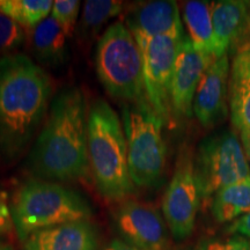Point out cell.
<instances>
[{
  "mask_svg": "<svg viewBox=\"0 0 250 250\" xmlns=\"http://www.w3.org/2000/svg\"><path fill=\"white\" fill-rule=\"evenodd\" d=\"M192 250H250V239L241 235L206 237L197 242Z\"/></svg>",
  "mask_w": 250,
  "mask_h": 250,
  "instance_id": "24",
  "label": "cell"
},
{
  "mask_svg": "<svg viewBox=\"0 0 250 250\" xmlns=\"http://www.w3.org/2000/svg\"><path fill=\"white\" fill-rule=\"evenodd\" d=\"M183 20L189 39L198 51L215 57V41L211 18V2L191 0L184 2Z\"/></svg>",
  "mask_w": 250,
  "mask_h": 250,
  "instance_id": "18",
  "label": "cell"
},
{
  "mask_svg": "<svg viewBox=\"0 0 250 250\" xmlns=\"http://www.w3.org/2000/svg\"><path fill=\"white\" fill-rule=\"evenodd\" d=\"M228 81L229 110L234 126L250 129V40L237 45Z\"/></svg>",
  "mask_w": 250,
  "mask_h": 250,
  "instance_id": "16",
  "label": "cell"
},
{
  "mask_svg": "<svg viewBox=\"0 0 250 250\" xmlns=\"http://www.w3.org/2000/svg\"><path fill=\"white\" fill-rule=\"evenodd\" d=\"M2 245V242H1V237H0V246Z\"/></svg>",
  "mask_w": 250,
  "mask_h": 250,
  "instance_id": "30",
  "label": "cell"
},
{
  "mask_svg": "<svg viewBox=\"0 0 250 250\" xmlns=\"http://www.w3.org/2000/svg\"><path fill=\"white\" fill-rule=\"evenodd\" d=\"M228 54L214 58L203 74L193 100V114L201 125L212 127L227 115Z\"/></svg>",
  "mask_w": 250,
  "mask_h": 250,
  "instance_id": "12",
  "label": "cell"
},
{
  "mask_svg": "<svg viewBox=\"0 0 250 250\" xmlns=\"http://www.w3.org/2000/svg\"><path fill=\"white\" fill-rule=\"evenodd\" d=\"M211 18L218 58L239 43L249 28L247 2L240 0H219L211 2Z\"/></svg>",
  "mask_w": 250,
  "mask_h": 250,
  "instance_id": "15",
  "label": "cell"
},
{
  "mask_svg": "<svg viewBox=\"0 0 250 250\" xmlns=\"http://www.w3.org/2000/svg\"><path fill=\"white\" fill-rule=\"evenodd\" d=\"M48 72L23 54L0 57V153L7 161L29 147L51 103Z\"/></svg>",
  "mask_w": 250,
  "mask_h": 250,
  "instance_id": "2",
  "label": "cell"
},
{
  "mask_svg": "<svg viewBox=\"0 0 250 250\" xmlns=\"http://www.w3.org/2000/svg\"><path fill=\"white\" fill-rule=\"evenodd\" d=\"M227 232L233 235H241L250 239V212L234 220L227 227Z\"/></svg>",
  "mask_w": 250,
  "mask_h": 250,
  "instance_id": "25",
  "label": "cell"
},
{
  "mask_svg": "<svg viewBox=\"0 0 250 250\" xmlns=\"http://www.w3.org/2000/svg\"><path fill=\"white\" fill-rule=\"evenodd\" d=\"M103 250H142L134 247L130 243L123 241V240H112L109 245Z\"/></svg>",
  "mask_w": 250,
  "mask_h": 250,
  "instance_id": "27",
  "label": "cell"
},
{
  "mask_svg": "<svg viewBox=\"0 0 250 250\" xmlns=\"http://www.w3.org/2000/svg\"><path fill=\"white\" fill-rule=\"evenodd\" d=\"M80 1L78 0H56L51 9V17L57 21L65 35H73L79 15Z\"/></svg>",
  "mask_w": 250,
  "mask_h": 250,
  "instance_id": "23",
  "label": "cell"
},
{
  "mask_svg": "<svg viewBox=\"0 0 250 250\" xmlns=\"http://www.w3.org/2000/svg\"><path fill=\"white\" fill-rule=\"evenodd\" d=\"M87 102L79 87H65L50 103L48 115L31 146L27 167L40 179L73 182L89 171Z\"/></svg>",
  "mask_w": 250,
  "mask_h": 250,
  "instance_id": "1",
  "label": "cell"
},
{
  "mask_svg": "<svg viewBox=\"0 0 250 250\" xmlns=\"http://www.w3.org/2000/svg\"><path fill=\"white\" fill-rule=\"evenodd\" d=\"M95 68L100 83L112 98L124 103L147 99L142 51L124 23H112L100 37L95 50Z\"/></svg>",
  "mask_w": 250,
  "mask_h": 250,
  "instance_id": "5",
  "label": "cell"
},
{
  "mask_svg": "<svg viewBox=\"0 0 250 250\" xmlns=\"http://www.w3.org/2000/svg\"><path fill=\"white\" fill-rule=\"evenodd\" d=\"M98 228L89 220L74 221L33 233L22 250H98Z\"/></svg>",
  "mask_w": 250,
  "mask_h": 250,
  "instance_id": "14",
  "label": "cell"
},
{
  "mask_svg": "<svg viewBox=\"0 0 250 250\" xmlns=\"http://www.w3.org/2000/svg\"><path fill=\"white\" fill-rule=\"evenodd\" d=\"M89 170L100 195L124 201L136 192L127 161V145L121 117L103 99L94 101L87 122Z\"/></svg>",
  "mask_w": 250,
  "mask_h": 250,
  "instance_id": "3",
  "label": "cell"
},
{
  "mask_svg": "<svg viewBox=\"0 0 250 250\" xmlns=\"http://www.w3.org/2000/svg\"><path fill=\"white\" fill-rule=\"evenodd\" d=\"M52 6L51 0H0V13L20 26L35 28L48 18Z\"/></svg>",
  "mask_w": 250,
  "mask_h": 250,
  "instance_id": "21",
  "label": "cell"
},
{
  "mask_svg": "<svg viewBox=\"0 0 250 250\" xmlns=\"http://www.w3.org/2000/svg\"><path fill=\"white\" fill-rule=\"evenodd\" d=\"M13 226L24 241L39 230L89 220L93 208L76 190L44 180H29L19 188L11 205Z\"/></svg>",
  "mask_w": 250,
  "mask_h": 250,
  "instance_id": "4",
  "label": "cell"
},
{
  "mask_svg": "<svg viewBox=\"0 0 250 250\" xmlns=\"http://www.w3.org/2000/svg\"><path fill=\"white\" fill-rule=\"evenodd\" d=\"M193 164L202 201H208L223 188L250 177V165L242 144L229 130L203 140Z\"/></svg>",
  "mask_w": 250,
  "mask_h": 250,
  "instance_id": "7",
  "label": "cell"
},
{
  "mask_svg": "<svg viewBox=\"0 0 250 250\" xmlns=\"http://www.w3.org/2000/svg\"><path fill=\"white\" fill-rule=\"evenodd\" d=\"M123 2L116 0H87L81 15L79 36L90 41L101 27L123 12Z\"/></svg>",
  "mask_w": 250,
  "mask_h": 250,
  "instance_id": "20",
  "label": "cell"
},
{
  "mask_svg": "<svg viewBox=\"0 0 250 250\" xmlns=\"http://www.w3.org/2000/svg\"><path fill=\"white\" fill-rule=\"evenodd\" d=\"M13 227L11 208H8L5 199L0 195V234L9 232Z\"/></svg>",
  "mask_w": 250,
  "mask_h": 250,
  "instance_id": "26",
  "label": "cell"
},
{
  "mask_svg": "<svg viewBox=\"0 0 250 250\" xmlns=\"http://www.w3.org/2000/svg\"><path fill=\"white\" fill-rule=\"evenodd\" d=\"M114 219L123 241L142 250H169L168 227L154 206L125 201Z\"/></svg>",
  "mask_w": 250,
  "mask_h": 250,
  "instance_id": "10",
  "label": "cell"
},
{
  "mask_svg": "<svg viewBox=\"0 0 250 250\" xmlns=\"http://www.w3.org/2000/svg\"><path fill=\"white\" fill-rule=\"evenodd\" d=\"M212 215L220 224L230 223L250 212V177L230 184L215 193Z\"/></svg>",
  "mask_w": 250,
  "mask_h": 250,
  "instance_id": "19",
  "label": "cell"
},
{
  "mask_svg": "<svg viewBox=\"0 0 250 250\" xmlns=\"http://www.w3.org/2000/svg\"><path fill=\"white\" fill-rule=\"evenodd\" d=\"M0 250H14L13 247L9 245H1L0 246Z\"/></svg>",
  "mask_w": 250,
  "mask_h": 250,
  "instance_id": "29",
  "label": "cell"
},
{
  "mask_svg": "<svg viewBox=\"0 0 250 250\" xmlns=\"http://www.w3.org/2000/svg\"><path fill=\"white\" fill-rule=\"evenodd\" d=\"M122 124L127 145L131 180L137 188H151L160 182L167 162V147L162 137L164 121L147 99L123 103Z\"/></svg>",
  "mask_w": 250,
  "mask_h": 250,
  "instance_id": "6",
  "label": "cell"
},
{
  "mask_svg": "<svg viewBox=\"0 0 250 250\" xmlns=\"http://www.w3.org/2000/svg\"><path fill=\"white\" fill-rule=\"evenodd\" d=\"M190 148L179 153L176 166L162 199V212L168 229L176 241L191 235L201 208V193L197 187L195 164Z\"/></svg>",
  "mask_w": 250,
  "mask_h": 250,
  "instance_id": "9",
  "label": "cell"
},
{
  "mask_svg": "<svg viewBox=\"0 0 250 250\" xmlns=\"http://www.w3.org/2000/svg\"><path fill=\"white\" fill-rule=\"evenodd\" d=\"M239 132H240V137H241L242 147L245 149L247 159H248V161L250 162V129L241 130L239 131Z\"/></svg>",
  "mask_w": 250,
  "mask_h": 250,
  "instance_id": "28",
  "label": "cell"
},
{
  "mask_svg": "<svg viewBox=\"0 0 250 250\" xmlns=\"http://www.w3.org/2000/svg\"><path fill=\"white\" fill-rule=\"evenodd\" d=\"M183 37H134L143 56L146 98L165 124H169L173 120L170 103L171 81Z\"/></svg>",
  "mask_w": 250,
  "mask_h": 250,
  "instance_id": "8",
  "label": "cell"
},
{
  "mask_svg": "<svg viewBox=\"0 0 250 250\" xmlns=\"http://www.w3.org/2000/svg\"><path fill=\"white\" fill-rule=\"evenodd\" d=\"M125 26L134 37H183L179 5L171 0L137 2L125 14Z\"/></svg>",
  "mask_w": 250,
  "mask_h": 250,
  "instance_id": "13",
  "label": "cell"
},
{
  "mask_svg": "<svg viewBox=\"0 0 250 250\" xmlns=\"http://www.w3.org/2000/svg\"><path fill=\"white\" fill-rule=\"evenodd\" d=\"M66 39L64 30L50 15L31 31L30 44L34 57L45 66H62L68 59Z\"/></svg>",
  "mask_w": 250,
  "mask_h": 250,
  "instance_id": "17",
  "label": "cell"
},
{
  "mask_svg": "<svg viewBox=\"0 0 250 250\" xmlns=\"http://www.w3.org/2000/svg\"><path fill=\"white\" fill-rule=\"evenodd\" d=\"M212 56L198 51L184 35L175 62L170 89L171 117L173 120L190 118L193 112V100L201 79L211 62Z\"/></svg>",
  "mask_w": 250,
  "mask_h": 250,
  "instance_id": "11",
  "label": "cell"
},
{
  "mask_svg": "<svg viewBox=\"0 0 250 250\" xmlns=\"http://www.w3.org/2000/svg\"><path fill=\"white\" fill-rule=\"evenodd\" d=\"M26 42V33L22 26L11 18L0 13V57L12 55Z\"/></svg>",
  "mask_w": 250,
  "mask_h": 250,
  "instance_id": "22",
  "label": "cell"
}]
</instances>
